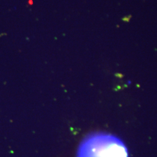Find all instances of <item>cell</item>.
I'll return each mask as SVG.
<instances>
[{
    "mask_svg": "<svg viewBox=\"0 0 157 157\" xmlns=\"http://www.w3.org/2000/svg\"><path fill=\"white\" fill-rule=\"evenodd\" d=\"M77 157H129L124 141L115 135L95 132L85 137L79 144Z\"/></svg>",
    "mask_w": 157,
    "mask_h": 157,
    "instance_id": "1",
    "label": "cell"
}]
</instances>
